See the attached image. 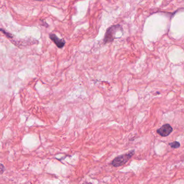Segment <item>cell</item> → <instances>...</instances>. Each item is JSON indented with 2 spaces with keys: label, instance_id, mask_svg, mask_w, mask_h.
Segmentation results:
<instances>
[{
  "label": "cell",
  "instance_id": "6da1fadb",
  "mask_svg": "<svg viewBox=\"0 0 184 184\" xmlns=\"http://www.w3.org/2000/svg\"><path fill=\"white\" fill-rule=\"evenodd\" d=\"M134 150H131L124 155H119L112 160L111 165L114 167H119L125 164L134 154Z\"/></svg>",
  "mask_w": 184,
  "mask_h": 184
},
{
  "label": "cell",
  "instance_id": "7a4b0ae2",
  "mask_svg": "<svg viewBox=\"0 0 184 184\" xmlns=\"http://www.w3.org/2000/svg\"><path fill=\"white\" fill-rule=\"evenodd\" d=\"M120 28V26L118 24L111 26V27L107 29L104 39V43H108L112 42V41L115 39V33Z\"/></svg>",
  "mask_w": 184,
  "mask_h": 184
},
{
  "label": "cell",
  "instance_id": "3957f363",
  "mask_svg": "<svg viewBox=\"0 0 184 184\" xmlns=\"http://www.w3.org/2000/svg\"><path fill=\"white\" fill-rule=\"evenodd\" d=\"M172 131L173 128L169 124H166L162 125L160 128L157 130V132L159 134L160 136L164 137H167L168 136H169L170 134L172 132Z\"/></svg>",
  "mask_w": 184,
  "mask_h": 184
},
{
  "label": "cell",
  "instance_id": "277c9868",
  "mask_svg": "<svg viewBox=\"0 0 184 184\" xmlns=\"http://www.w3.org/2000/svg\"><path fill=\"white\" fill-rule=\"evenodd\" d=\"M50 38L52 40L55 44L59 48H62L64 46L65 44V41L63 39H60L55 34H50Z\"/></svg>",
  "mask_w": 184,
  "mask_h": 184
},
{
  "label": "cell",
  "instance_id": "5b68a950",
  "mask_svg": "<svg viewBox=\"0 0 184 184\" xmlns=\"http://www.w3.org/2000/svg\"><path fill=\"white\" fill-rule=\"evenodd\" d=\"M169 145L172 148H178L181 146V144L178 141H173L172 143H169Z\"/></svg>",
  "mask_w": 184,
  "mask_h": 184
},
{
  "label": "cell",
  "instance_id": "8992f818",
  "mask_svg": "<svg viewBox=\"0 0 184 184\" xmlns=\"http://www.w3.org/2000/svg\"><path fill=\"white\" fill-rule=\"evenodd\" d=\"M0 31H2V33H3L6 36H7L8 37H12V36H10V35L9 33H7L6 31H4V30H3V29H0Z\"/></svg>",
  "mask_w": 184,
  "mask_h": 184
},
{
  "label": "cell",
  "instance_id": "52a82bcc",
  "mask_svg": "<svg viewBox=\"0 0 184 184\" xmlns=\"http://www.w3.org/2000/svg\"><path fill=\"white\" fill-rule=\"evenodd\" d=\"M4 171V166L2 164H0V173H3Z\"/></svg>",
  "mask_w": 184,
  "mask_h": 184
},
{
  "label": "cell",
  "instance_id": "ba28073f",
  "mask_svg": "<svg viewBox=\"0 0 184 184\" xmlns=\"http://www.w3.org/2000/svg\"><path fill=\"white\" fill-rule=\"evenodd\" d=\"M37 1H43V0H37Z\"/></svg>",
  "mask_w": 184,
  "mask_h": 184
}]
</instances>
